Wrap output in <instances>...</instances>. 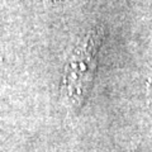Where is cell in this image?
Segmentation results:
<instances>
[{
  "label": "cell",
  "instance_id": "6da1fadb",
  "mask_svg": "<svg viewBox=\"0 0 152 152\" xmlns=\"http://www.w3.org/2000/svg\"><path fill=\"white\" fill-rule=\"evenodd\" d=\"M104 34L103 27L91 28L80 39L66 62L62 80V96L66 104L75 110L83 107L91 89Z\"/></svg>",
  "mask_w": 152,
  "mask_h": 152
}]
</instances>
